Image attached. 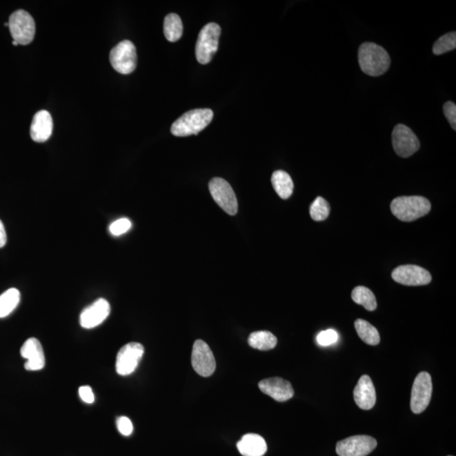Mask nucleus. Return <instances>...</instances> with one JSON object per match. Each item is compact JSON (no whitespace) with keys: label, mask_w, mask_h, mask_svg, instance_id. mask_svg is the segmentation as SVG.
Here are the masks:
<instances>
[{"label":"nucleus","mask_w":456,"mask_h":456,"mask_svg":"<svg viewBox=\"0 0 456 456\" xmlns=\"http://www.w3.org/2000/svg\"><path fill=\"white\" fill-rule=\"evenodd\" d=\"M213 115L212 110L208 108L188 111L172 123V134L178 137L198 135L212 121Z\"/></svg>","instance_id":"obj_2"},{"label":"nucleus","mask_w":456,"mask_h":456,"mask_svg":"<svg viewBox=\"0 0 456 456\" xmlns=\"http://www.w3.org/2000/svg\"><path fill=\"white\" fill-rule=\"evenodd\" d=\"M448 456H452V455H448Z\"/></svg>","instance_id":"obj_35"},{"label":"nucleus","mask_w":456,"mask_h":456,"mask_svg":"<svg viewBox=\"0 0 456 456\" xmlns=\"http://www.w3.org/2000/svg\"><path fill=\"white\" fill-rule=\"evenodd\" d=\"M361 71L370 77H379L390 66V57L386 49L374 43H364L359 49Z\"/></svg>","instance_id":"obj_1"},{"label":"nucleus","mask_w":456,"mask_h":456,"mask_svg":"<svg viewBox=\"0 0 456 456\" xmlns=\"http://www.w3.org/2000/svg\"><path fill=\"white\" fill-rule=\"evenodd\" d=\"M117 427L119 431L123 436H130L133 433L134 427L133 424L130 418L127 417H120L117 420Z\"/></svg>","instance_id":"obj_31"},{"label":"nucleus","mask_w":456,"mask_h":456,"mask_svg":"<svg viewBox=\"0 0 456 456\" xmlns=\"http://www.w3.org/2000/svg\"><path fill=\"white\" fill-rule=\"evenodd\" d=\"M132 227L131 221L127 218L117 220L109 227V232L112 235L120 236L126 233Z\"/></svg>","instance_id":"obj_28"},{"label":"nucleus","mask_w":456,"mask_h":456,"mask_svg":"<svg viewBox=\"0 0 456 456\" xmlns=\"http://www.w3.org/2000/svg\"><path fill=\"white\" fill-rule=\"evenodd\" d=\"M237 446L240 454L244 456H263L267 451L265 439L255 433L244 435Z\"/></svg>","instance_id":"obj_19"},{"label":"nucleus","mask_w":456,"mask_h":456,"mask_svg":"<svg viewBox=\"0 0 456 456\" xmlns=\"http://www.w3.org/2000/svg\"><path fill=\"white\" fill-rule=\"evenodd\" d=\"M376 447L375 439L367 435H357L339 441L335 450L339 456H367Z\"/></svg>","instance_id":"obj_11"},{"label":"nucleus","mask_w":456,"mask_h":456,"mask_svg":"<svg viewBox=\"0 0 456 456\" xmlns=\"http://www.w3.org/2000/svg\"><path fill=\"white\" fill-rule=\"evenodd\" d=\"M9 28L13 41L18 44L28 45L35 37L36 25L34 19L23 10H18L9 19Z\"/></svg>","instance_id":"obj_5"},{"label":"nucleus","mask_w":456,"mask_h":456,"mask_svg":"<svg viewBox=\"0 0 456 456\" xmlns=\"http://www.w3.org/2000/svg\"><path fill=\"white\" fill-rule=\"evenodd\" d=\"M355 329L357 335L366 344L370 346L378 345L380 337L378 330L366 320L357 319L355 321Z\"/></svg>","instance_id":"obj_24"},{"label":"nucleus","mask_w":456,"mask_h":456,"mask_svg":"<svg viewBox=\"0 0 456 456\" xmlns=\"http://www.w3.org/2000/svg\"><path fill=\"white\" fill-rule=\"evenodd\" d=\"M354 401L359 408L370 410L376 403V392L374 384L368 375L361 376L353 391Z\"/></svg>","instance_id":"obj_17"},{"label":"nucleus","mask_w":456,"mask_h":456,"mask_svg":"<svg viewBox=\"0 0 456 456\" xmlns=\"http://www.w3.org/2000/svg\"><path fill=\"white\" fill-rule=\"evenodd\" d=\"M221 32L220 26L217 23L206 25L199 32L195 46V55L201 65H207L212 61L219 45Z\"/></svg>","instance_id":"obj_4"},{"label":"nucleus","mask_w":456,"mask_h":456,"mask_svg":"<svg viewBox=\"0 0 456 456\" xmlns=\"http://www.w3.org/2000/svg\"><path fill=\"white\" fill-rule=\"evenodd\" d=\"M390 210L399 221L410 222L428 214L431 204L422 196H402L392 201Z\"/></svg>","instance_id":"obj_3"},{"label":"nucleus","mask_w":456,"mask_h":456,"mask_svg":"<svg viewBox=\"0 0 456 456\" xmlns=\"http://www.w3.org/2000/svg\"><path fill=\"white\" fill-rule=\"evenodd\" d=\"M330 207L325 199L317 197L310 206V217L316 221H325L329 217Z\"/></svg>","instance_id":"obj_27"},{"label":"nucleus","mask_w":456,"mask_h":456,"mask_svg":"<svg viewBox=\"0 0 456 456\" xmlns=\"http://www.w3.org/2000/svg\"><path fill=\"white\" fill-rule=\"evenodd\" d=\"M21 293L17 288L7 290L0 295V318H6L18 306Z\"/></svg>","instance_id":"obj_22"},{"label":"nucleus","mask_w":456,"mask_h":456,"mask_svg":"<svg viewBox=\"0 0 456 456\" xmlns=\"http://www.w3.org/2000/svg\"><path fill=\"white\" fill-rule=\"evenodd\" d=\"M392 144L399 157L406 158L413 156L420 148L419 139L409 127L397 124L392 132Z\"/></svg>","instance_id":"obj_10"},{"label":"nucleus","mask_w":456,"mask_h":456,"mask_svg":"<svg viewBox=\"0 0 456 456\" xmlns=\"http://www.w3.org/2000/svg\"><path fill=\"white\" fill-rule=\"evenodd\" d=\"M444 114L446 117L452 129L456 130V105L453 101H447L444 105Z\"/></svg>","instance_id":"obj_30"},{"label":"nucleus","mask_w":456,"mask_h":456,"mask_svg":"<svg viewBox=\"0 0 456 456\" xmlns=\"http://www.w3.org/2000/svg\"><path fill=\"white\" fill-rule=\"evenodd\" d=\"M248 342L252 348L269 350L276 348L277 338L270 331L261 330L250 334Z\"/></svg>","instance_id":"obj_21"},{"label":"nucleus","mask_w":456,"mask_h":456,"mask_svg":"<svg viewBox=\"0 0 456 456\" xmlns=\"http://www.w3.org/2000/svg\"><path fill=\"white\" fill-rule=\"evenodd\" d=\"M52 127L54 123L51 115L46 110H41L33 117L30 135L34 141L43 143L50 138Z\"/></svg>","instance_id":"obj_18"},{"label":"nucleus","mask_w":456,"mask_h":456,"mask_svg":"<svg viewBox=\"0 0 456 456\" xmlns=\"http://www.w3.org/2000/svg\"><path fill=\"white\" fill-rule=\"evenodd\" d=\"M109 59L117 72L123 75L130 74L137 66V48L132 41H122L112 49Z\"/></svg>","instance_id":"obj_6"},{"label":"nucleus","mask_w":456,"mask_h":456,"mask_svg":"<svg viewBox=\"0 0 456 456\" xmlns=\"http://www.w3.org/2000/svg\"><path fill=\"white\" fill-rule=\"evenodd\" d=\"M110 311V304L106 299H97L82 311L80 317L81 326L85 329H92L100 326L108 317Z\"/></svg>","instance_id":"obj_14"},{"label":"nucleus","mask_w":456,"mask_h":456,"mask_svg":"<svg viewBox=\"0 0 456 456\" xmlns=\"http://www.w3.org/2000/svg\"><path fill=\"white\" fill-rule=\"evenodd\" d=\"M79 395H80L82 401L88 403V404H92L94 402V399H95L92 389L90 386L80 387Z\"/></svg>","instance_id":"obj_32"},{"label":"nucleus","mask_w":456,"mask_h":456,"mask_svg":"<svg viewBox=\"0 0 456 456\" xmlns=\"http://www.w3.org/2000/svg\"><path fill=\"white\" fill-rule=\"evenodd\" d=\"M352 299L356 304L361 305L368 311H374L377 308L375 294L365 286H357L352 293Z\"/></svg>","instance_id":"obj_25"},{"label":"nucleus","mask_w":456,"mask_h":456,"mask_svg":"<svg viewBox=\"0 0 456 456\" xmlns=\"http://www.w3.org/2000/svg\"><path fill=\"white\" fill-rule=\"evenodd\" d=\"M433 393L431 375L422 372L414 380L410 397V409L415 414H420L427 409Z\"/></svg>","instance_id":"obj_7"},{"label":"nucleus","mask_w":456,"mask_h":456,"mask_svg":"<svg viewBox=\"0 0 456 456\" xmlns=\"http://www.w3.org/2000/svg\"><path fill=\"white\" fill-rule=\"evenodd\" d=\"M456 48V32L446 34L435 41L433 47V54L440 55L454 50Z\"/></svg>","instance_id":"obj_26"},{"label":"nucleus","mask_w":456,"mask_h":456,"mask_svg":"<svg viewBox=\"0 0 456 456\" xmlns=\"http://www.w3.org/2000/svg\"><path fill=\"white\" fill-rule=\"evenodd\" d=\"M338 339L339 335L337 331L331 329L321 331L317 335V342L322 346L333 345L338 341Z\"/></svg>","instance_id":"obj_29"},{"label":"nucleus","mask_w":456,"mask_h":456,"mask_svg":"<svg viewBox=\"0 0 456 456\" xmlns=\"http://www.w3.org/2000/svg\"><path fill=\"white\" fill-rule=\"evenodd\" d=\"M21 354L26 360L25 368L28 371H39L45 367V355L39 340L29 338L21 346Z\"/></svg>","instance_id":"obj_16"},{"label":"nucleus","mask_w":456,"mask_h":456,"mask_svg":"<svg viewBox=\"0 0 456 456\" xmlns=\"http://www.w3.org/2000/svg\"><path fill=\"white\" fill-rule=\"evenodd\" d=\"M191 361L195 371L202 377H210L216 370V359L212 350L204 341L197 340L194 343Z\"/></svg>","instance_id":"obj_12"},{"label":"nucleus","mask_w":456,"mask_h":456,"mask_svg":"<svg viewBox=\"0 0 456 456\" xmlns=\"http://www.w3.org/2000/svg\"><path fill=\"white\" fill-rule=\"evenodd\" d=\"M13 43V45H14V46H18V45H19L18 43H17V41H13V43Z\"/></svg>","instance_id":"obj_34"},{"label":"nucleus","mask_w":456,"mask_h":456,"mask_svg":"<svg viewBox=\"0 0 456 456\" xmlns=\"http://www.w3.org/2000/svg\"><path fill=\"white\" fill-rule=\"evenodd\" d=\"M144 353V346L141 343L130 342L124 345L117 355V373L121 376L131 375L137 368Z\"/></svg>","instance_id":"obj_9"},{"label":"nucleus","mask_w":456,"mask_h":456,"mask_svg":"<svg viewBox=\"0 0 456 456\" xmlns=\"http://www.w3.org/2000/svg\"><path fill=\"white\" fill-rule=\"evenodd\" d=\"M7 242V235L3 222L0 220V248L5 246Z\"/></svg>","instance_id":"obj_33"},{"label":"nucleus","mask_w":456,"mask_h":456,"mask_svg":"<svg viewBox=\"0 0 456 456\" xmlns=\"http://www.w3.org/2000/svg\"><path fill=\"white\" fill-rule=\"evenodd\" d=\"M259 388L264 394L268 395L279 402L288 401L294 395L291 383L279 377L263 379L259 383Z\"/></svg>","instance_id":"obj_15"},{"label":"nucleus","mask_w":456,"mask_h":456,"mask_svg":"<svg viewBox=\"0 0 456 456\" xmlns=\"http://www.w3.org/2000/svg\"><path fill=\"white\" fill-rule=\"evenodd\" d=\"M209 190L217 204L230 216H235L239 205L235 191L227 181L214 178L210 181Z\"/></svg>","instance_id":"obj_8"},{"label":"nucleus","mask_w":456,"mask_h":456,"mask_svg":"<svg viewBox=\"0 0 456 456\" xmlns=\"http://www.w3.org/2000/svg\"><path fill=\"white\" fill-rule=\"evenodd\" d=\"M399 284L405 286H424L430 284L431 274L420 266L406 265L397 267L391 275Z\"/></svg>","instance_id":"obj_13"},{"label":"nucleus","mask_w":456,"mask_h":456,"mask_svg":"<svg viewBox=\"0 0 456 456\" xmlns=\"http://www.w3.org/2000/svg\"><path fill=\"white\" fill-rule=\"evenodd\" d=\"M271 183L275 191L281 199H288L293 195V182L288 172L281 170L274 172L271 177Z\"/></svg>","instance_id":"obj_20"},{"label":"nucleus","mask_w":456,"mask_h":456,"mask_svg":"<svg viewBox=\"0 0 456 456\" xmlns=\"http://www.w3.org/2000/svg\"><path fill=\"white\" fill-rule=\"evenodd\" d=\"M164 35L168 41L175 43L183 35V23L177 14H169L164 20Z\"/></svg>","instance_id":"obj_23"}]
</instances>
